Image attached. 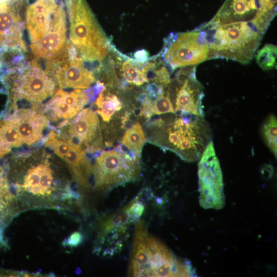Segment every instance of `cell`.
Here are the masks:
<instances>
[{"label": "cell", "mask_w": 277, "mask_h": 277, "mask_svg": "<svg viewBox=\"0 0 277 277\" xmlns=\"http://www.w3.org/2000/svg\"><path fill=\"white\" fill-rule=\"evenodd\" d=\"M196 67H185L177 75L172 105L174 113L204 116L202 105L204 88L196 77Z\"/></svg>", "instance_id": "10"}, {"label": "cell", "mask_w": 277, "mask_h": 277, "mask_svg": "<svg viewBox=\"0 0 277 277\" xmlns=\"http://www.w3.org/2000/svg\"><path fill=\"white\" fill-rule=\"evenodd\" d=\"M89 98L88 93L80 89L70 92L61 89L46 104L45 109L53 120H69L81 111Z\"/></svg>", "instance_id": "15"}, {"label": "cell", "mask_w": 277, "mask_h": 277, "mask_svg": "<svg viewBox=\"0 0 277 277\" xmlns=\"http://www.w3.org/2000/svg\"><path fill=\"white\" fill-rule=\"evenodd\" d=\"M138 196L125 207L129 216V223L137 221L142 215L144 205L142 202L137 200Z\"/></svg>", "instance_id": "28"}, {"label": "cell", "mask_w": 277, "mask_h": 277, "mask_svg": "<svg viewBox=\"0 0 277 277\" xmlns=\"http://www.w3.org/2000/svg\"><path fill=\"white\" fill-rule=\"evenodd\" d=\"M155 126L152 142L164 150L175 152L187 162L199 160L211 141L210 128L204 116H172L157 120Z\"/></svg>", "instance_id": "1"}, {"label": "cell", "mask_w": 277, "mask_h": 277, "mask_svg": "<svg viewBox=\"0 0 277 277\" xmlns=\"http://www.w3.org/2000/svg\"><path fill=\"white\" fill-rule=\"evenodd\" d=\"M276 130L277 121L273 114L269 115L264 122L262 127V134L263 139L271 151L276 157Z\"/></svg>", "instance_id": "25"}, {"label": "cell", "mask_w": 277, "mask_h": 277, "mask_svg": "<svg viewBox=\"0 0 277 277\" xmlns=\"http://www.w3.org/2000/svg\"><path fill=\"white\" fill-rule=\"evenodd\" d=\"M70 22V38L83 60L102 61L110 44L86 0H65Z\"/></svg>", "instance_id": "3"}, {"label": "cell", "mask_w": 277, "mask_h": 277, "mask_svg": "<svg viewBox=\"0 0 277 277\" xmlns=\"http://www.w3.org/2000/svg\"><path fill=\"white\" fill-rule=\"evenodd\" d=\"M16 198L28 208L59 207L69 202L56 191L53 170L49 163H41L27 171L22 184L16 185Z\"/></svg>", "instance_id": "4"}, {"label": "cell", "mask_w": 277, "mask_h": 277, "mask_svg": "<svg viewBox=\"0 0 277 277\" xmlns=\"http://www.w3.org/2000/svg\"><path fill=\"white\" fill-rule=\"evenodd\" d=\"M68 123V132L69 136L75 138L78 145L92 148V146H100L101 137L99 120L95 111L86 108ZM82 147V146H81Z\"/></svg>", "instance_id": "14"}, {"label": "cell", "mask_w": 277, "mask_h": 277, "mask_svg": "<svg viewBox=\"0 0 277 277\" xmlns=\"http://www.w3.org/2000/svg\"><path fill=\"white\" fill-rule=\"evenodd\" d=\"M23 144L16 125L12 118L0 121V157L12 148Z\"/></svg>", "instance_id": "20"}, {"label": "cell", "mask_w": 277, "mask_h": 277, "mask_svg": "<svg viewBox=\"0 0 277 277\" xmlns=\"http://www.w3.org/2000/svg\"><path fill=\"white\" fill-rule=\"evenodd\" d=\"M134 57L136 61L144 63L148 57L147 52L144 50L138 51L135 53Z\"/></svg>", "instance_id": "31"}, {"label": "cell", "mask_w": 277, "mask_h": 277, "mask_svg": "<svg viewBox=\"0 0 277 277\" xmlns=\"http://www.w3.org/2000/svg\"><path fill=\"white\" fill-rule=\"evenodd\" d=\"M66 13L63 4L60 3L53 15L45 36L30 46L34 56L48 60L55 57L66 46Z\"/></svg>", "instance_id": "12"}, {"label": "cell", "mask_w": 277, "mask_h": 277, "mask_svg": "<svg viewBox=\"0 0 277 277\" xmlns=\"http://www.w3.org/2000/svg\"><path fill=\"white\" fill-rule=\"evenodd\" d=\"M40 273L0 269V276H41Z\"/></svg>", "instance_id": "30"}, {"label": "cell", "mask_w": 277, "mask_h": 277, "mask_svg": "<svg viewBox=\"0 0 277 277\" xmlns=\"http://www.w3.org/2000/svg\"><path fill=\"white\" fill-rule=\"evenodd\" d=\"M276 14V0H226L208 23L230 34L264 35Z\"/></svg>", "instance_id": "2"}, {"label": "cell", "mask_w": 277, "mask_h": 277, "mask_svg": "<svg viewBox=\"0 0 277 277\" xmlns=\"http://www.w3.org/2000/svg\"><path fill=\"white\" fill-rule=\"evenodd\" d=\"M146 141V138L142 126L140 123H136L127 129L121 143L133 155L138 156Z\"/></svg>", "instance_id": "22"}, {"label": "cell", "mask_w": 277, "mask_h": 277, "mask_svg": "<svg viewBox=\"0 0 277 277\" xmlns=\"http://www.w3.org/2000/svg\"><path fill=\"white\" fill-rule=\"evenodd\" d=\"M143 64L134 60H128L123 63L122 73L127 82L136 86L148 82V71Z\"/></svg>", "instance_id": "23"}, {"label": "cell", "mask_w": 277, "mask_h": 277, "mask_svg": "<svg viewBox=\"0 0 277 277\" xmlns=\"http://www.w3.org/2000/svg\"><path fill=\"white\" fill-rule=\"evenodd\" d=\"M146 276H174L178 259L162 243L146 235Z\"/></svg>", "instance_id": "13"}, {"label": "cell", "mask_w": 277, "mask_h": 277, "mask_svg": "<svg viewBox=\"0 0 277 277\" xmlns=\"http://www.w3.org/2000/svg\"><path fill=\"white\" fill-rule=\"evenodd\" d=\"M19 4L17 1L0 2V48L26 52L25 26L18 12Z\"/></svg>", "instance_id": "11"}, {"label": "cell", "mask_w": 277, "mask_h": 277, "mask_svg": "<svg viewBox=\"0 0 277 277\" xmlns=\"http://www.w3.org/2000/svg\"><path fill=\"white\" fill-rule=\"evenodd\" d=\"M104 89L101 91L96 98L95 104L98 108L97 112L103 120L109 122L114 113L122 108V105L116 95L112 94L105 95Z\"/></svg>", "instance_id": "24"}, {"label": "cell", "mask_w": 277, "mask_h": 277, "mask_svg": "<svg viewBox=\"0 0 277 277\" xmlns=\"http://www.w3.org/2000/svg\"><path fill=\"white\" fill-rule=\"evenodd\" d=\"M57 0H35L26 10V27L30 41L41 40L48 31L58 6Z\"/></svg>", "instance_id": "16"}, {"label": "cell", "mask_w": 277, "mask_h": 277, "mask_svg": "<svg viewBox=\"0 0 277 277\" xmlns=\"http://www.w3.org/2000/svg\"><path fill=\"white\" fill-rule=\"evenodd\" d=\"M8 76L12 80L11 96L15 101L24 100L39 103L55 91L54 81L35 60L11 68Z\"/></svg>", "instance_id": "7"}, {"label": "cell", "mask_w": 277, "mask_h": 277, "mask_svg": "<svg viewBox=\"0 0 277 277\" xmlns=\"http://www.w3.org/2000/svg\"><path fill=\"white\" fill-rule=\"evenodd\" d=\"M199 203L205 209H221L225 204L223 175L211 141L198 163Z\"/></svg>", "instance_id": "8"}, {"label": "cell", "mask_w": 277, "mask_h": 277, "mask_svg": "<svg viewBox=\"0 0 277 277\" xmlns=\"http://www.w3.org/2000/svg\"><path fill=\"white\" fill-rule=\"evenodd\" d=\"M276 46L267 44L256 52L255 58L257 64L264 70L267 71L276 67Z\"/></svg>", "instance_id": "26"}, {"label": "cell", "mask_w": 277, "mask_h": 277, "mask_svg": "<svg viewBox=\"0 0 277 277\" xmlns=\"http://www.w3.org/2000/svg\"><path fill=\"white\" fill-rule=\"evenodd\" d=\"M84 240L83 234L79 231L71 233L67 239L64 240V246L75 247L80 245Z\"/></svg>", "instance_id": "29"}, {"label": "cell", "mask_w": 277, "mask_h": 277, "mask_svg": "<svg viewBox=\"0 0 277 277\" xmlns=\"http://www.w3.org/2000/svg\"><path fill=\"white\" fill-rule=\"evenodd\" d=\"M13 1V0H0L1 1Z\"/></svg>", "instance_id": "32"}, {"label": "cell", "mask_w": 277, "mask_h": 277, "mask_svg": "<svg viewBox=\"0 0 277 277\" xmlns=\"http://www.w3.org/2000/svg\"><path fill=\"white\" fill-rule=\"evenodd\" d=\"M209 47L204 32L199 28L171 33L164 41L162 56L172 70L196 66L208 60Z\"/></svg>", "instance_id": "6"}, {"label": "cell", "mask_w": 277, "mask_h": 277, "mask_svg": "<svg viewBox=\"0 0 277 277\" xmlns=\"http://www.w3.org/2000/svg\"><path fill=\"white\" fill-rule=\"evenodd\" d=\"M17 200L11 192L0 167V228L4 229L18 213Z\"/></svg>", "instance_id": "19"}, {"label": "cell", "mask_w": 277, "mask_h": 277, "mask_svg": "<svg viewBox=\"0 0 277 277\" xmlns=\"http://www.w3.org/2000/svg\"><path fill=\"white\" fill-rule=\"evenodd\" d=\"M12 118L23 144L27 145L38 141L48 124L47 118L44 114L32 109H22Z\"/></svg>", "instance_id": "17"}, {"label": "cell", "mask_w": 277, "mask_h": 277, "mask_svg": "<svg viewBox=\"0 0 277 277\" xmlns=\"http://www.w3.org/2000/svg\"><path fill=\"white\" fill-rule=\"evenodd\" d=\"M92 171L95 187L109 189L138 178L139 159L121 148L104 151L96 158Z\"/></svg>", "instance_id": "5"}, {"label": "cell", "mask_w": 277, "mask_h": 277, "mask_svg": "<svg viewBox=\"0 0 277 277\" xmlns=\"http://www.w3.org/2000/svg\"><path fill=\"white\" fill-rule=\"evenodd\" d=\"M1 66H2V63H1V61H0V68H1Z\"/></svg>", "instance_id": "33"}, {"label": "cell", "mask_w": 277, "mask_h": 277, "mask_svg": "<svg viewBox=\"0 0 277 277\" xmlns=\"http://www.w3.org/2000/svg\"><path fill=\"white\" fill-rule=\"evenodd\" d=\"M47 68V72L54 75L62 88H88L95 81L72 44H67L61 52L49 60Z\"/></svg>", "instance_id": "9"}, {"label": "cell", "mask_w": 277, "mask_h": 277, "mask_svg": "<svg viewBox=\"0 0 277 277\" xmlns=\"http://www.w3.org/2000/svg\"><path fill=\"white\" fill-rule=\"evenodd\" d=\"M72 142L70 139L61 137L52 130L47 136L45 145L63 159L70 150Z\"/></svg>", "instance_id": "27"}, {"label": "cell", "mask_w": 277, "mask_h": 277, "mask_svg": "<svg viewBox=\"0 0 277 277\" xmlns=\"http://www.w3.org/2000/svg\"><path fill=\"white\" fill-rule=\"evenodd\" d=\"M63 160L68 164L76 183L81 187H87L92 167L86 157L83 148L73 142L70 150Z\"/></svg>", "instance_id": "18"}, {"label": "cell", "mask_w": 277, "mask_h": 277, "mask_svg": "<svg viewBox=\"0 0 277 277\" xmlns=\"http://www.w3.org/2000/svg\"><path fill=\"white\" fill-rule=\"evenodd\" d=\"M174 113L169 91H164L157 96H145L140 114L147 117L154 114Z\"/></svg>", "instance_id": "21"}]
</instances>
